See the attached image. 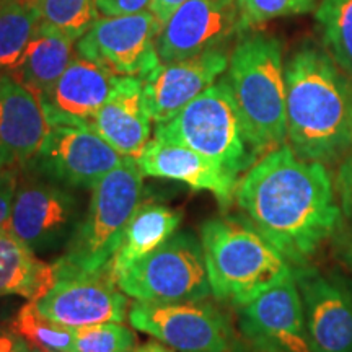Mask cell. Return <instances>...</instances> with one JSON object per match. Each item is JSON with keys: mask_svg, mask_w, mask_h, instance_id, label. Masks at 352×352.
I'll return each mask as SVG.
<instances>
[{"mask_svg": "<svg viewBox=\"0 0 352 352\" xmlns=\"http://www.w3.org/2000/svg\"><path fill=\"white\" fill-rule=\"evenodd\" d=\"M43 23L78 41L100 19L96 0H38Z\"/></svg>", "mask_w": 352, "mask_h": 352, "instance_id": "cell-27", "label": "cell"}, {"mask_svg": "<svg viewBox=\"0 0 352 352\" xmlns=\"http://www.w3.org/2000/svg\"><path fill=\"white\" fill-rule=\"evenodd\" d=\"M39 23L38 0H0V76L19 64Z\"/></svg>", "mask_w": 352, "mask_h": 352, "instance_id": "cell-24", "label": "cell"}, {"mask_svg": "<svg viewBox=\"0 0 352 352\" xmlns=\"http://www.w3.org/2000/svg\"><path fill=\"white\" fill-rule=\"evenodd\" d=\"M152 0H96V7L103 16L134 15L151 10Z\"/></svg>", "mask_w": 352, "mask_h": 352, "instance_id": "cell-32", "label": "cell"}, {"mask_svg": "<svg viewBox=\"0 0 352 352\" xmlns=\"http://www.w3.org/2000/svg\"><path fill=\"white\" fill-rule=\"evenodd\" d=\"M162 26L151 10L100 16L76 43V52L121 77L144 78L160 64L155 39Z\"/></svg>", "mask_w": 352, "mask_h": 352, "instance_id": "cell-11", "label": "cell"}, {"mask_svg": "<svg viewBox=\"0 0 352 352\" xmlns=\"http://www.w3.org/2000/svg\"><path fill=\"white\" fill-rule=\"evenodd\" d=\"M215 300L239 310L294 276V266L245 215H219L201 226Z\"/></svg>", "mask_w": 352, "mask_h": 352, "instance_id": "cell-3", "label": "cell"}, {"mask_svg": "<svg viewBox=\"0 0 352 352\" xmlns=\"http://www.w3.org/2000/svg\"><path fill=\"white\" fill-rule=\"evenodd\" d=\"M135 346L138 338L129 327L108 321L77 328L74 352H132Z\"/></svg>", "mask_w": 352, "mask_h": 352, "instance_id": "cell-28", "label": "cell"}, {"mask_svg": "<svg viewBox=\"0 0 352 352\" xmlns=\"http://www.w3.org/2000/svg\"><path fill=\"white\" fill-rule=\"evenodd\" d=\"M240 7L246 30L280 16L310 12L315 7V0H240Z\"/></svg>", "mask_w": 352, "mask_h": 352, "instance_id": "cell-29", "label": "cell"}, {"mask_svg": "<svg viewBox=\"0 0 352 352\" xmlns=\"http://www.w3.org/2000/svg\"><path fill=\"white\" fill-rule=\"evenodd\" d=\"M239 328L253 352H311L296 276L240 307Z\"/></svg>", "mask_w": 352, "mask_h": 352, "instance_id": "cell-13", "label": "cell"}, {"mask_svg": "<svg viewBox=\"0 0 352 352\" xmlns=\"http://www.w3.org/2000/svg\"><path fill=\"white\" fill-rule=\"evenodd\" d=\"M186 2L188 0H152L151 12L155 15L160 26H164L170 16Z\"/></svg>", "mask_w": 352, "mask_h": 352, "instance_id": "cell-34", "label": "cell"}, {"mask_svg": "<svg viewBox=\"0 0 352 352\" xmlns=\"http://www.w3.org/2000/svg\"><path fill=\"white\" fill-rule=\"evenodd\" d=\"M183 212L158 202H140L127 223L121 245L114 253L108 272L114 283L132 264L147 256L178 230Z\"/></svg>", "mask_w": 352, "mask_h": 352, "instance_id": "cell-22", "label": "cell"}, {"mask_svg": "<svg viewBox=\"0 0 352 352\" xmlns=\"http://www.w3.org/2000/svg\"><path fill=\"white\" fill-rule=\"evenodd\" d=\"M336 195L340 197L341 212L352 223V153L341 162L336 175Z\"/></svg>", "mask_w": 352, "mask_h": 352, "instance_id": "cell-30", "label": "cell"}, {"mask_svg": "<svg viewBox=\"0 0 352 352\" xmlns=\"http://www.w3.org/2000/svg\"><path fill=\"white\" fill-rule=\"evenodd\" d=\"M20 170H0V227H6L12 212Z\"/></svg>", "mask_w": 352, "mask_h": 352, "instance_id": "cell-31", "label": "cell"}, {"mask_svg": "<svg viewBox=\"0 0 352 352\" xmlns=\"http://www.w3.org/2000/svg\"><path fill=\"white\" fill-rule=\"evenodd\" d=\"M342 258H344L346 263L352 267V230L347 233L344 243H342Z\"/></svg>", "mask_w": 352, "mask_h": 352, "instance_id": "cell-36", "label": "cell"}, {"mask_svg": "<svg viewBox=\"0 0 352 352\" xmlns=\"http://www.w3.org/2000/svg\"><path fill=\"white\" fill-rule=\"evenodd\" d=\"M34 305L56 323L76 329L108 321L124 323L129 315L127 296L108 272L57 276Z\"/></svg>", "mask_w": 352, "mask_h": 352, "instance_id": "cell-14", "label": "cell"}, {"mask_svg": "<svg viewBox=\"0 0 352 352\" xmlns=\"http://www.w3.org/2000/svg\"><path fill=\"white\" fill-rule=\"evenodd\" d=\"M116 284L139 302H199L212 296L201 239L189 230L175 232L122 272Z\"/></svg>", "mask_w": 352, "mask_h": 352, "instance_id": "cell-8", "label": "cell"}, {"mask_svg": "<svg viewBox=\"0 0 352 352\" xmlns=\"http://www.w3.org/2000/svg\"><path fill=\"white\" fill-rule=\"evenodd\" d=\"M54 264L34 254L7 227H0V298L36 302L54 285Z\"/></svg>", "mask_w": 352, "mask_h": 352, "instance_id": "cell-23", "label": "cell"}, {"mask_svg": "<svg viewBox=\"0 0 352 352\" xmlns=\"http://www.w3.org/2000/svg\"><path fill=\"white\" fill-rule=\"evenodd\" d=\"M227 352H253L252 349H250L248 347V344H246L245 341H241V340H239L235 342V344H233L230 349H228Z\"/></svg>", "mask_w": 352, "mask_h": 352, "instance_id": "cell-37", "label": "cell"}, {"mask_svg": "<svg viewBox=\"0 0 352 352\" xmlns=\"http://www.w3.org/2000/svg\"><path fill=\"white\" fill-rule=\"evenodd\" d=\"M315 16L329 54L352 76V0H321Z\"/></svg>", "mask_w": 352, "mask_h": 352, "instance_id": "cell-26", "label": "cell"}, {"mask_svg": "<svg viewBox=\"0 0 352 352\" xmlns=\"http://www.w3.org/2000/svg\"><path fill=\"white\" fill-rule=\"evenodd\" d=\"M311 352H352V292L311 266L294 267Z\"/></svg>", "mask_w": 352, "mask_h": 352, "instance_id": "cell-15", "label": "cell"}, {"mask_svg": "<svg viewBox=\"0 0 352 352\" xmlns=\"http://www.w3.org/2000/svg\"><path fill=\"white\" fill-rule=\"evenodd\" d=\"M142 189L144 175L132 158L104 175L90 191L87 210L67 248L52 263L56 276L108 272L142 199Z\"/></svg>", "mask_w": 352, "mask_h": 352, "instance_id": "cell-5", "label": "cell"}, {"mask_svg": "<svg viewBox=\"0 0 352 352\" xmlns=\"http://www.w3.org/2000/svg\"><path fill=\"white\" fill-rule=\"evenodd\" d=\"M32 352H52V351H41V349H32Z\"/></svg>", "mask_w": 352, "mask_h": 352, "instance_id": "cell-38", "label": "cell"}, {"mask_svg": "<svg viewBox=\"0 0 352 352\" xmlns=\"http://www.w3.org/2000/svg\"><path fill=\"white\" fill-rule=\"evenodd\" d=\"M126 157L88 126L52 124L41 147L23 168L63 186L91 191Z\"/></svg>", "mask_w": 352, "mask_h": 352, "instance_id": "cell-10", "label": "cell"}, {"mask_svg": "<svg viewBox=\"0 0 352 352\" xmlns=\"http://www.w3.org/2000/svg\"><path fill=\"white\" fill-rule=\"evenodd\" d=\"M144 176L171 179L195 191H208L215 196L223 209L235 201L239 176L228 173L208 157L182 144L151 139L138 158Z\"/></svg>", "mask_w": 352, "mask_h": 352, "instance_id": "cell-19", "label": "cell"}, {"mask_svg": "<svg viewBox=\"0 0 352 352\" xmlns=\"http://www.w3.org/2000/svg\"><path fill=\"white\" fill-rule=\"evenodd\" d=\"M235 202L294 267L310 266L341 226L327 165L297 157L289 144L267 152L240 178Z\"/></svg>", "mask_w": 352, "mask_h": 352, "instance_id": "cell-1", "label": "cell"}, {"mask_svg": "<svg viewBox=\"0 0 352 352\" xmlns=\"http://www.w3.org/2000/svg\"><path fill=\"white\" fill-rule=\"evenodd\" d=\"M227 82L246 138L259 158L287 140L283 44L270 34H250L233 47Z\"/></svg>", "mask_w": 352, "mask_h": 352, "instance_id": "cell-4", "label": "cell"}, {"mask_svg": "<svg viewBox=\"0 0 352 352\" xmlns=\"http://www.w3.org/2000/svg\"><path fill=\"white\" fill-rule=\"evenodd\" d=\"M153 138L192 148L239 178L259 160L246 138L226 77L212 83L170 121L157 124Z\"/></svg>", "mask_w": 352, "mask_h": 352, "instance_id": "cell-6", "label": "cell"}, {"mask_svg": "<svg viewBox=\"0 0 352 352\" xmlns=\"http://www.w3.org/2000/svg\"><path fill=\"white\" fill-rule=\"evenodd\" d=\"M74 50L76 41L72 38L41 21L10 74L34 95L43 96L72 63L76 57Z\"/></svg>", "mask_w": 352, "mask_h": 352, "instance_id": "cell-21", "label": "cell"}, {"mask_svg": "<svg viewBox=\"0 0 352 352\" xmlns=\"http://www.w3.org/2000/svg\"><path fill=\"white\" fill-rule=\"evenodd\" d=\"M287 144L297 157L336 165L352 144V85L331 54L303 46L285 65Z\"/></svg>", "mask_w": 352, "mask_h": 352, "instance_id": "cell-2", "label": "cell"}, {"mask_svg": "<svg viewBox=\"0 0 352 352\" xmlns=\"http://www.w3.org/2000/svg\"><path fill=\"white\" fill-rule=\"evenodd\" d=\"M132 352H176V351L171 349V347H168L166 344H164V342L155 340V341L144 342V344H140V346H135V349Z\"/></svg>", "mask_w": 352, "mask_h": 352, "instance_id": "cell-35", "label": "cell"}, {"mask_svg": "<svg viewBox=\"0 0 352 352\" xmlns=\"http://www.w3.org/2000/svg\"><path fill=\"white\" fill-rule=\"evenodd\" d=\"M50 121L38 95L10 72L0 76V170H21L41 147Z\"/></svg>", "mask_w": 352, "mask_h": 352, "instance_id": "cell-17", "label": "cell"}, {"mask_svg": "<svg viewBox=\"0 0 352 352\" xmlns=\"http://www.w3.org/2000/svg\"><path fill=\"white\" fill-rule=\"evenodd\" d=\"M120 77L76 52L54 87L46 95L38 96L50 126H88L96 111L107 103Z\"/></svg>", "mask_w": 352, "mask_h": 352, "instance_id": "cell-18", "label": "cell"}, {"mask_svg": "<svg viewBox=\"0 0 352 352\" xmlns=\"http://www.w3.org/2000/svg\"><path fill=\"white\" fill-rule=\"evenodd\" d=\"M223 47L175 63H160L142 78L144 103L155 124L170 121L228 69Z\"/></svg>", "mask_w": 352, "mask_h": 352, "instance_id": "cell-16", "label": "cell"}, {"mask_svg": "<svg viewBox=\"0 0 352 352\" xmlns=\"http://www.w3.org/2000/svg\"><path fill=\"white\" fill-rule=\"evenodd\" d=\"M87 206L83 191L21 168L6 227L39 258L52 256L67 248Z\"/></svg>", "mask_w": 352, "mask_h": 352, "instance_id": "cell-7", "label": "cell"}, {"mask_svg": "<svg viewBox=\"0 0 352 352\" xmlns=\"http://www.w3.org/2000/svg\"><path fill=\"white\" fill-rule=\"evenodd\" d=\"M0 352H32V347L8 327L0 328Z\"/></svg>", "mask_w": 352, "mask_h": 352, "instance_id": "cell-33", "label": "cell"}, {"mask_svg": "<svg viewBox=\"0 0 352 352\" xmlns=\"http://www.w3.org/2000/svg\"><path fill=\"white\" fill-rule=\"evenodd\" d=\"M131 327L176 352H227L239 341L222 308L199 302H139L129 307Z\"/></svg>", "mask_w": 352, "mask_h": 352, "instance_id": "cell-9", "label": "cell"}, {"mask_svg": "<svg viewBox=\"0 0 352 352\" xmlns=\"http://www.w3.org/2000/svg\"><path fill=\"white\" fill-rule=\"evenodd\" d=\"M32 349L52 352H74L76 328L64 327L47 318L34 302H28L16 311L8 324Z\"/></svg>", "mask_w": 352, "mask_h": 352, "instance_id": "cell-25", "label": "cell"}, {"mask_svg": "<svg viewBox=\"0 0 352 352\" xmlns=\"http://www.w3.org/2000/svg\"><path fill=\"white\" fill-rule=\"evenodd\" d=\"M151 121L144 103L142 78L120 77L113 94L91 118L88 127L122 157L138 162L151 140Z\"/></svg>", "mask_w": 352, "mask_h": 352, "instance_id": "cell-20", "label": "cell"}, {"mask_svg": "<svg viewBox=\"0 0 352 352\" xmlns=\"http://www.w3.org/2000/svg\"><path fill=\"white\" fill-rule=\"evenodd\" d=\"M240 0H188L157 34L160 63H175L222 47L243 32Z\"/></svg>", "mask_w": 352, "mask_h": 352, "instance_id": "cell-12", "label": "cell"}]
</instances>
